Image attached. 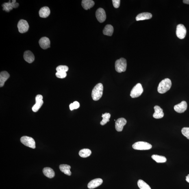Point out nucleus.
<instances>
[{
	"label": "nucleus",
	"mask_w": 189,
	"mask_h": 189,
	"mask_svg": "<svg viewBox=\"0 0 189 189\" xmlns=\"http://www.w3.org/2000/svg\"><path fill=\"white\" fill-rule=\"evenodd\" d=\"M171 86V81L169 79H164L159 83L158 87V91L160 94L165 93L170 89Z\"/></svg>",
	"instance_id": "1"
},
{
	"label": "nucleus",
	"mask_w": 189,
	"mask_h": 189,
	"mask_svg": "<svg viewBox=\"0 0 189 189\" xmlns=\"http://www.w3.org/2000/svg\"><path fill=\"white\" fill-rule=\"evenodd\" d=\"M103 86L101 83H98L92 90V95L94 101H97L101 99L103 95Z\"/></svg>",
	"instance_id": "2"
},
{
	"label": "nucleus",
	"mask_w": 189,
	"mask_h": 189,
	"mask_svg": "<svg viewBox=\"0 0 189 189\" xmlns=\"http://www.w3.org/2000/svg\"><path fill=\"white\" fill-rule=\"evenodd\" d=\"M127 60L124 58H121L117 60L115 64V67L117 72L120 73L125 72L127 69Z\"/></svg>",
	"instance_id": "3"
},
{
	"label": "nucleus",
	"mask_w": 189,
	"mask_h": 189,
	"mask_svg": "<svg viewBox=\"0 0 189 189\" xmlns=\"http://www.w3.org/2000/svg\"><path fill=\"white\" fill-rule=\"evenodd\" d=\"M133 149L140 150H145L151 149L152 146L151 144L144 142H135L132 145Z\"/></svg>",
	"instance_id": "4"
},
{
	"label": "nucleus",
	"mask_w": 189,
	"mask_h": 189,
	"mask_svg": "<svg viewBox=\"0 0 189 189\" xmlns=\"http://www.w3.org/2000/svg\"><path fill=\"white\" fill-rule=\"evenodd\" d=\"M143 92V89L141 84L138 83L133 87L131 91L130 95L132 98L138 97L141 95Z\"/></svg>",
	"instance_id": "5"
},
{
	"label": "nucleus",
	"mask_w": 189,
	"mask_h": 189,
	"mask_svg": "<svg viewBox=\"0 0 189 189\" xmlns=\"http://www.w3.org/2000/svg\"><path fill=\"white\" fill-rule=\"evenodd\" d=\"M20 141L24 145L34 149L36 148V142L32 138L27 136L22 137Z\"/></svg>",
	"instance_id": "6"
},
{
	"label": "nucleus",
	"mask_w": 189,
	"mask_h": 189,
	"mask_svg": "<svg viewBox=\"0 0 189 189\" xmlns=\"http://www.w3.org/2000/svg\"><path fill=\"white\" fill-rule=\"evenodd\" d=\"M17 26L19 32L21 33L26 32L28 31L29 28L28 22L23 19L19 20L18 24Z\"/></svg>",
	"instance_id": "7"
},
{
	"label": "nucleus",
	"mask_w": 189,
	"mask_h": 189,
	"mask_svg": "<svg viewBox=\"0 0 189 189\" xmlns=\"http://www.w3.org/2000/svg\"><path fill=\"white\" fill-rule=\"evenodd\" d=\"M176 35L178 38L182 39L186 36V29L185 26L182 24L178 25L177 27Z\"/></svg>",
	"instance_id": "8"
},
{
	"label": "nucleus",
	"mask_w": 189,
	"mask_h": 189,
	"mask_svg": "<svg viewBox=\"0 0 189 189\" xmlns=\"http://www.w3.org/2000/svg\"><path fill=\"white\" fill-rule=\"evenodd\" d=\"M19 4L16 3V1H12V2L9 1L8 3H5L2 5L3 10L7 12H9L13 8H16L19 6Z\"/></svg>",
	"instance_id": "9"
},
{
	"label": "nucleus",
	"mask_w": 189,
	"mask_h": 189,
	"mask_svg": "<svg viewBox=\"0 0 189 189\" xmlns=\"http://www.w3.org/2000/svg\"><path fill=\"white\" fill-rule=\"evenodd\" d=\"M43 97L41 94H38L36 97V103L32 107V110L33 112H37L39 110L43 104L44 101Z\"/></svg>",
	"instance_id": "10"
},
{
	"label": "nucleus",
	"mask_w": 189,
	"mask_h": 189,
	"mask_svg": "<svg viewBox=\"0 0 189 189\" xmlns=\"http://www.w3.org/2000/svg\"><path fill=\"white\" fill-rule=\"evenodd\" d=\"M96 18L100 23L104 22L106 19V15L105 11L102 8L98 9L96 12Z\"/></svg>",
	"instance_id": "11"
},
{
	"label": "nucleus",
	"mask_w": 189,
	"mask_h": 189,
	"mask_svg": "<svg viewBox=\"0 0 189 189\" xmlns=\"http://www.w3.org/2000/svg\"><path fill=\"white\" fill-rule=\"evenodd\" d=\"M188 105L185 101L181 102L180 103L176 105L174 107V109L176 112L179 113H182L187 110Z\"/></svg>",
	"instance_id": "12"
},
{
	"label": "nucleus",
	"mask_w": 189,
	"mask_h": 189,
	"mask_svg": "<svg viewBox=\"0 0 189 189\" xmlns=\"http://www.w3.org/2000/svg\"><path fill=\"white\" fill-rule=\"evenodd\" d=\"M127 120L125 118H121L118 119L115 122L116 130L118 132H121L123 130V127L127 124Z\"/></svg>",
	"instance_id": "13"
},
{
	"label": "nucleus",
	"mask_w": 189,
	"mask_h": 189,
	"mask_svg": "<svg viewBox=\"0 0 189 189\" xmlns=\"http://www.w3.org/2000/svg\"><path fill=\"white\" fill-rule=\"evenodd\" d=\"M39 44L42 49H46L50 47V41L46 37L41 38L39 41Z\"/></svg>",
	"instance_id": "14"
},
{
	"label": "nucleus",
	"mask_w": 189,
	"mask_h": 189,
	"mask_svg": "<svg viewBox=\"0 0 189 189\" xmlns=\"http://www.w3.org/2000/svg\"><path fill=\"white\" fill-rule=\"evenodd\" d=\"M103 182L102 179L100 178H97L92 180L88 183V188L90 189L96 188L100 186Z\"/></svg>",
	"instance_id": "15"
},
{
	"label": "nucleus",
	"mask_w": 189,
	"mask_h": 189,
	"mask_svg": "<svg viewBox=\"0 0 189 189\" xmlns=\"http://www.w3.org/2000/svg\"><path fill=\"white\" fill-rule=\"evenodd\" d=\"M24 58L26 62L31 64L34 62L35 57L32 52L30 51H27L24 53Z\"/></svg>",
	"instance_id": "16"
},
{
	"label": "nucleus",
	"mask_w": 189,
	"mask_h": 189,
	"mask_svg": "<svg viewBox=\"0 0 189 189\" xmlns=\"http://www.w3.org/2000/svg\"><path fill=\"white\" fill-rule=\"evenodd\" d=\"M155 112L153 114V117L155 119H160L163 117L164 113L163 109L158 105L154 107Z\"/></svg>",
	"instance_id": "17"
},
{
	"label": "nucleus",
	"mask_w": 189,
	"mask_h": 189,
	"mask_svg": "<svg viewBox=\"0 0 189 189\" xmlns=\"http://www.w3.org/2000/svg\"><path fill=\"white\" fill-rule=\"evenodd\" d=\"M9 77L10 75L6 71H3L0 73V87H1L4 85L5 83Z\"/></svg>",
	"instance_id": "18"
},
{
	"label": "nucleus",
	"mask_w": 189,
	"mask_h": 189,
	"mask_svg": "<svg viewBox=\"0 0 189 189\" xmlns=\"http://www.w3.org/2000/svg\"><path fill=\"white\" fill-rule=\"evenodd\" d=\"M152 14L149 12H144L139 14L137 16L136 19L137 21L143 20L151 19Z\"/></svg>",
	"instance_id": "19"
},
{
	"label": "nucleus",
	"mask_w": 189,
	"mask_h": 189,
	"mask_svg": "<svg viewBox=\"0 0 189 189\" xmlns=\"http://www.w3.org/2000/svg\"><path fill=\"white\" fill-rule=\"evenodd\" d=\"M50 14V10L49 7L44 6L42 7L39 11V15L40 17L46 18Z\"/></svg>",
	"instance_id": "20"
},
{
	"label": "nucleus",
	"mask_w": 189,
	"mask_h": 189,
	"mask_svg": "<svg viewBox=\"0 0 189 189\" xmlns=\"http://www.w3.org/2000/svg\"><path fill=\"white\" fill-rule=\"evenodd\" d=\"M94 5V2L92 0H83L82 1V6L83 9L86 10L92 8Z\"/></svg>",
	"instance_id": "21"
},
{
	"label": "nucleus",
	"mask_w": 189,
	"mask_h": 189,
	"mask_svg": "<svg viewBox=\"0 0 189 189\" xmlns=\"http://www.w3.org/2000/svg\"><path fill=\"white\" fill-rule=\"evenodd\" d=\"M59 168L61 171L65 175L69 176L71 175L72 173L70 171L71 167L69 165L62 164L59 166Z\"/></svg>",
	"instance_id": "22"
},
{
	"label": "nucleus",
	"mask_w": 189,
	"mask_h": 189,
	"mask_svg": "<svg viewBox=\"0 0 189 189\" xmlns=\"http://www.w3.org/2000/svg\"><path fill=\"white\" fill-rule=\"evenodd\" d=\"M43 172L44 175L46 177L49 178H52L55 176V172L51 168H44Z\"/></svg>",
	"instance_id": "23"
},
{
	"label": "nucleus",
	"mask_w": 189,
	"mask_h": 189,
	"mask_svg": "<svg viewBox=\"0 0 189 189\" xmlns=\"http://www.w3.org/2000/svg\"><path fill=\"white\" fill-rule=\"evenodd\" d=\"M113 32V27L111 25H107L105 26L103 31L104 34L109 36H112Z\"/></svg>",
	"instance_id": "24"
},
{
	"label": "nucleus",
	"mask_w": 189,
	"mask_h": 189,
	"mask_svg": "<svg viewBox=\"0 0 189 189\" xmlns=\"http://www.w3.org/2000/svg\"><path fill=\"white\" fill-rule=\"evenodd\" d=\"M151 157L153 160L158 163H164L167 161L166 157L161 155H152Z\"/></svg>",
	"instance_id": "25"
},
{
	"label": "nucleus",
	"mask_w": 189,
	"mask_h": 189,
	"mask_svg": "<svg viewBox=\"0 0 189 189\" xmlns=\"http://www.w3.org/2000/svg\"><path fill=\"white\" fill-rule=\"evenodd\" d=\"M91 151L87 149L81 150L79 152V156L82 158H86L89 157L91 155Z\"/></svg>",
	"instance_id": "26"
},
{
	"label": "nucleus",
	"mask_w": 189,
	"mask_h": 189,
	"mask_svg": "<svg viewBox=\"0 0 189 189\" xmlns=\"http://www.w3.org/2000/svg\"><path fill=\"white\" fill-rule=\"evenodd\" d=\"M137 185L140 189H151L149 185L142 180H138Z\"/></svg>",
	"instance_id": "27"
},
{
	"label": "nucleus",
	"mask_w": 189,
	"mask_h": 189,
	"mask_svg": "<svg viewBox=\"0 0 189 189\" xmlns=\"http://www.w3.org/2000/svg\"><path fill=\"white\" fill-rule=\"evenodd\" d=\"M102 117L103 118V120L100 122V124L102 125H104L110 120L109 119L110 118L111 115L108 113H105V114H102Z\"/></svg>",
	"instance_id": "28"
},
{
	"label": "nucleus",
	"mask_w": 189,
	"mask_h": 189,
	"mask_svg": "<svg viewBox=\"0 0 189 189\" xmlns=\"http://www.w3.org/2000/svg\"><path fill=\"white\" fill-rule=\"evenodd\" d=\"M68 67L67 66L60 65L59 66L56 68L57 72H66L68 71Z\"/></svg>",
	"instance_id": "29"
},
{
	"label": "nucleus",
	"mask_w": 189,
	"mask_h": 189,
	"mask_svg": "<svg viewBox=\"0 0 189 189\" xmlns=\"http://www.w3.org/2000/svg\"><path fill=\"white\" fill-rule=\"evenodd\" d=\"M80 105L77 101L74 102L73 103L70 104L69 105L70 109L71 110H73L74 109H77L79 108Z\"/></svg>",
	"instance_id": "30"
},
{
	"label": "nucleus",
	"mask_w": 189,
	"mask_h": 189,
	"mask_svg": "<svg viewBox=\"0 0 189 189\" xmlns=\"http://www.w3.org/2000/svg\"><path fill=\"white\" fill-rule=\"evenodd\" d=\"M183 135L189 140V127H184L181 130Z\"/></svg>",
	"instance_id": "31"
},
{
	"label": "nucleus",
	"mask_w": 189,
	"mask_h": 189,
	"mask_svg": "<svg viewBox=\"0 0 189 189\" xmlns=\"http://www.w3.org/2000/svg\"><path fill=\"white\" fill-rule=\"evenodd\" d=\"M56 77L59 78L64 79L67 76L66 72H57L56 74Z\"/></svg>",
	"instance_id": "32"
},
{
	"label": "nucleus",
	"mask_w": 189,
	"mask_h": 189,
	"mask_svg": "<svg viewBox=\"0 0 189 189\" xmlns=\"http://www.w3.org/2000/svg\"><path fill=\"white\" fill-rule=\"evenodd\" d=\"M120 0H112V2L113 6L115 8H118L119 7L120 4Z\"/></svg>",
	"instance_id": "33"
},
{
	"label": "nucleus",
	"mask_w": 189,
	"mask_h": 189,
	"mask_svg": "<svg viewBox=\"0 0 189 189\" xmlns=\"http://www.w3.org/2000/svg\"><path fill=\"white\" fill-rule=\"evenodd\" d=\"M183 3L186 4H189V0H183Z\"/></svg>",
	"instance_id": "34"
},
{
	"label": "nucleus",
	"mask_w": 189,
	"mask_h": 189,
	"mask_svg": "<svg viewBox=\"0 0 189 189\" xmlns=\"http://www.w3.org/2000/svg\"><path fill=\"white\" fill-rule=\"evenodd\" d=\"M186 181L189 183V174L186 177Z\"/></svg>",
	"instance_id": "35"
}]
</instances>
